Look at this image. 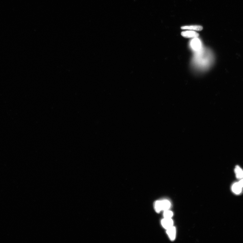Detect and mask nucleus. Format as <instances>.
I'll list each match as a JSON object with an SVG mask.
<instances>
[{
  "mask_svg": "<svg viewBox=\"0 0 243 243\" xmlns=\"http://www.w3.org/2000/svg\"><path fill=\"white\" fill-rule=\"evenodd\" d=\"M235 172L236 177L237 179H241L243 178V170L240 166H236Z\"/></svg>",
  "mask_w": 243,
  "mask_h": 243,
  "instance_id": "obj_8",
  "label": "nucleus"
},
{
  "mask_svg": "<svg viewBox=\"0 0 243 243\" xmlns=\"http://www.w3.org/2000/svg\"><path fill=\"white\" fill-rule=\"evenodd\" d=\"M182 35L183 37L187 38H198L199 36L198 33L192 30L183 32Z\"/></svg>",
  "mask_w": 243,
  "mask_h": 243,
  "instance_id": "obj_3",
  "label": "nucleus"
},
{
  "mask_svg": "<svg viewBox=\"0 0 243 243\" xmlns=\"http://www.w3.org/2000/svg\"><path fill=\"white\" fill-rule=\"evenodd\" d=\"M167 233L168 235L171 240L173 241L175 240L176 237V230L175 227L172 226L167 230Z\"/></svg>",
  "mask_w": 243,
  "mask_h": 243,
  "instance_id": "obj_5",
  "label": "nucleus"
},
{
  "mask_svg": "<svg viewBox=\"0 0 243 243\" xmlns=\"http://www.w3.org/2000/svg\"><path fill=\"white\" fill-rule=\"evenodd\" d=\"M181 29H183L191 30L196 31H201L203 29L202 26L200 25H195L185 26H182Z\"/></svg>",
  "mask_w": 243,
  "mask_h": 243,
  "instance_id": "obj_7",
  "label": "nucleus"
},
{
  "mask_svg": "<svg viewBox=\"0 0 243 243\" xmlns=\"http://www.w3.org/2000/svg\"><path fill=\"white\" fill-rule=\"evenodd\" d=\"M242 188L238 182L234 183L232 187V192L236 194H239L241 193L242 192Z\"/></svg>",
  "mask_w": 243,
  "mask_h": 243,
  "instance_id": "obj_6",
  "label": "nucleus"
},
{
  "mask_svg": "<svg viewBox=\"0 0 243 243\" xmlns=\"http://www.w3.org/2000/svg\"><path fill=\"white\" fill-rule=\"evenodd\" d=\"M155 209L157 213H159L162 210L161 201H158L155 204Z\"/></svg>",
  "mask_w": 243,
  "mask_h": 243,
  "instance_id": "obj_10",
  "label": "nucleus"
},
{
  "mask_svg": "<svg viewBox=\"0 0 243 243\" xmlns=\"http://www.w3.org/2000/svg\"><path fill=\"white\" fill-rule=\"evenodd\" d=\"M164 214H163V215H164V217L165 218H171L172 216H173V212L169 210L164 211Z\"/></svg>",
  "mask_w": 243,
  "mask_h": 243,
  "instance_id": "obj_11",
  "label": "nucleus"
},
{
  "mask_svg": "<svg viewBox=\"0 0 243 243\" xmlns=\"http://www.w3.org/2000/svg\"><path fill=\"white\" fill-rule=\"evenodd\" d=\"M240 184V186L243 188V179H241L240 181L239 182H238Z\"/></svg>",
  "mask_w": 243,
  "mask_h": 243,
  "instance_id": "obj_12",
  "label": "nucleus"
},
{
  "mask_svg": "<svg viewBox=\"0 0 243 243\" xmlns=\"http://www.w3.org/2000/svg\"><path fill=\"white\" fill-rule=\"evenodd\" d=\"M162 209V210H169L170 208L171 204L170 202L167 200H163L161 201Z\"/></svg>",
  "mask_w": 243,
  "mask_h": 243,
  "instance_id": "obj_9",
  "label": "nucleus"
},
{
  "mask_svg": "<svg viewBox=\"0 0 243 243\" xmlns=\"http://www.w3.org/2000/svg\"><path fill=\"white\" fill-rule=\"evenodd\" d=\"M190 46L192 50L195 52L200 50L203 48L201 41L197 38L192 40L190 43Z\"/></svg>",
  "mask_w": 243,
  "mask_h": 243,
  "instance_id": "obj_2",
  "label": "nucleus"
},
{
  "mask_svg": "<svg viewBox=\"0 0 243 243\" xmlns=\"http://www.w3.org/2000/svg\"><path fill=\"white\" fill-rule=\"evenodd\" d=\"M214 61L213 52L202 48L200 50L195 52L193 64L196 69L203 71L209 68L213 65Z\"/></svg>",
  "mask_w": 243,
  "mask_h": 243,
  "instance_id": "obj_1",
  "label": "nucleus"
},
{
  "mask_svg": "<svg viewBox=\"0 0 243 243\" xmlns=\"http://www.w3.org/2000/svg\"><path fill=\"white\" fill-rule=\"evenodd\" d=\"M162 226L166 229L173 226V222L171 218H165L163 219L161 222Z\"/></svg>",
  "mask_w": 243,
  "mask_h": 243,
  "instance_id": "obj_4",
  "label": "nucleus"
}]
</instances>
